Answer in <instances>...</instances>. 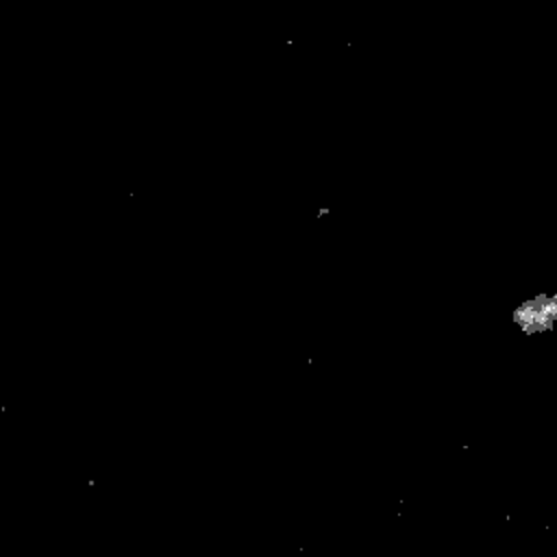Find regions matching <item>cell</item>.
I'll return each instance as SVG.
<instances>
[{"label":"cell","mask_w":557,"mask_h":557,"mask_svg":"<svg viewBox=\"0 0 557 557\" xmlns=\"http://www.w3.org/2000/svg\"><path fill=\"white\" fill-rule=\"evenodd\" d=\"M511 320L527 337L546 335L557 326V292H540L518 302L511 311Z\"/></svg>","instance_id":"1"}]
</instances>
